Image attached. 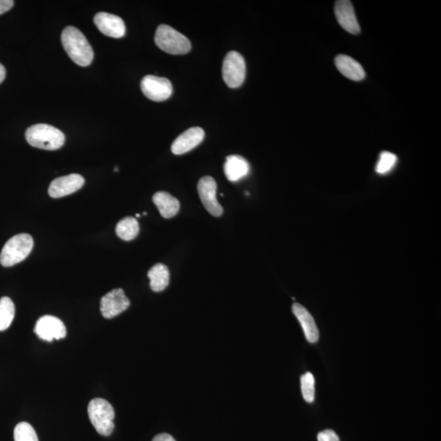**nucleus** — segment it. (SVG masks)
Segmentation results:
<instances>
[{
  "instance_id": "1",
  "label": "nucleus",
  "mask_w": 441,
  "mask_h": 441,
  "mask_svg": "<svg viewBox=\"0 0 441 441\" xmlns=\"http://www.w3.org/2000/svg\"><path fill=\"white\" fill-rule=\"evenodd\" d=\"M62 44L69 58L78 66H90L94 60V53L90 42L77 28H65L62 33Z\"/></svg>"
},
{
  "instance_id": "2",
  "label": "nucleus",
  "mask_w": 441,
  "mask_h": 441,
  "mask_svg": "<svg viewBox=\"0 0 441 441\" xmlns=\"http://www.w3.org/2000/svg\"><path fill=\"white\" fill-rule=\"evenodd\" d=\"M26 139L31 146L47 151L60 149L66 140L61 130L45 124H35L28 128Z\"/></svg>"
},
{
  "instance_id": "3",
  "label": "nucleus",
  "mask_w": 441,
  "mask_h": 441,
  "mask_svg": "<svg viewBox=\"0 0 441 441\" xmlns=\"http://www.w3.org/2000/svg\"><path fill=\"white\" fill-rule=\"evenodd\" d=\"M88 415L97 433L109 436L115 428V410L113 406L101 398L92 400L88 406Z\"/></svg>"
},
{
  "instance_id": "4",
  "label": "nucleus",
  "mask_w": 441,
  "mask_h": 441,
  "mask_svg": "<svg viewBox=\"0 0 441 441\" xmlns=\"http://www.w3.org/2000/svg\"><path fill=\"white\" fill-rule=\"evenodd\" d=\"M34 240L29 234L22 233L13 236L4 244L0 263L6 267H13L25 260L33 249Z\"/></svg>"
},
{
  "instance_id": "5",
  "label": "nucleus",
  "mask_w": 441,
  "mask_h": 441,
  "mask_svg": "<svg viewBox=\"0 0 441 441\" xmlns=\"http://www.w3.org/2000/svg\"><path fill=\"white\" fill-rule=\"evenodd\" d=\"M155 42L158 47L169 54L183 55L192 49V44L187 37L168 25L158 26Z\"/></svg>"
},
{
  "instance_id": "6",
  "label": "nucleus",
  "mask_w": 441,
  "mask_h": 441,
  "mask_svg": "<svg viewBox=\"0 0 441 441\" xmlns=\"http://www.w3.org/2000/svg\"><path fill=\"white\" fill-rule=\"evenodd\" d=\"M246 76V64L243 56L231 51L226 55L222 64V78L226 85L231 88L243 85Z\"/></svg>"
},
{
  "instance_id": "7",
  "label": "nucleus",
  "mask_w": 441,
  "mask_h": 441,
  "mask_svg": "<svg viewBox=\"0 0 441 441\" xmlns=\"http://www.w3.org/2000/svg\"><path fill=\"white\" fill-rule=\"evenodd\" d=\"M141 90L148 99L163 101L173 94V85L168 78L153 75L144 77L141 81Z\"/></svg>"
},
{
  "instance_id": "8",
  "label": "nucleus",
  "mask_w": 441,
  "mask_h": 441,
  "mask_svg": "<svg viewBox=\"0 0 441 441\" xmlns=\"http://www.w3.org/2000/svg\"><path fill=\"white\" fill-rule=\"evenodd\" d=\"M35 333L42 340L52 342L67 336V328L61 319L53 315H44L36 322Z\"/></svg>"
},
{
  "instance_id": "9",
  "label": "nucleus",
  "mask_w": 441,
  "mask_h": 441,
  "mask_svg": "<svg viewBox=\"0 0 441 441\" xmlns=\"http://www.w3.org/2000/svg\"><path fill=\"white\" fill-rule=\"evenodd\" d=\"M198 193L201 202L206 210L215 217H220L224 213V210L216 198L217 183L212 176H203L199 181Z\"/></svg>"
},
{
  "instance_id": "10",
  "label": "nucleus",
  "mask_w": 441,
  "mask_h": 441,
  "mask_svg": "<svg viewBox=\"0 0 441 441\" xmlns=\"http://www.w3.org/2000/svg\"><path fill=\"white\" fill-rule=\"evenodd\" d=\"M130 306L129 299L122 289H115L102 297L100 310L106 319H113L123 313Z\"/></svg>"
},
{
  "instance_id": "11",
  "label": "nucleus",
  "mask_w": 441,
  "mask_h": 441,
  "mask_svg": "<svg viewBox=\"0 0 441 441\" xmlns=\"http://www.w3.org/2000/svg\"><path fill=\"white\" fill-rule=\"evenodd\" d=\"M85 178L80 174H72L60 176L51 183L49 188V196L58 199L69 196L82 188Z\"/></svg>"
},
{
  "instance_id": "12",
  "label": "nucleus",
  "mask_w": 441,
  "mask_h": 441,
  "mask_svg": "<svg viewBox=\"0 0 441 441\" xmlns=\"http://www.w3.org/2000/svg\"><path fill=\"white\" fill-rule=\"evenodd\" d=\"M94 22L101 33L111 38H122L126 32L122 18L113 14L103 12L97 13Z\"/></svg>"
},
{
  "instance_id": "13",
  "label": "nucleus",
  "mask_w": 441,
  "mask_h": 441,
  "mask_svg": "<svg viewBox=\"0 0 441 441\" xmlns=\"http://www.w3.org/2000/svg\"><path fill=\"white\" fill-rule=\"evenodd\" d=\"M203 130L199 127L190 128L176 138L171 150L174 155H183L196 148L204 138Z\"/></svg>"
},
{
  "instance_id": "14",
  "label": "nucleus",
  "mask_w": 441,
  "mask_h": 441,
  "mask_svg": "<svg viewBox=\"0 0 441 441\" xmlns=\"http://www.w3.org/2000/svg\"><path fill=\"white\" fill-rule=\"evenodd\" d=\"M335 15L340 26L349 33H360V28L356 19L354 8L348 0H340L335 3Z\"/></svg>"
},
{
  "instance_id": "15",
  "label": "nucleus",
  "mask_w": 441,
  "mask_h": 441,
  "mask_svg": "<svg viewBox=\"0 0 441 441\" xmlns=\"http://www.w3.org/2000/svg\"><path fill=\"white\" fill-rule=\"evenodd\" d=\"M292 310L303 328L306 340L310 343L317 342L319 340V331L313 315L299 303L292 305Z\"/></svg>"
},
{
  "instance_id": "16",
  "label": "nucleus",
  "mask_w": 441,
  "mask_h": 441,
  "mask_svg": "<svg viewBox=\"0 0 441 441\" xmlns=\"http://www.w3.org/2000/svg\"><path fill=\"white\" fill-rule=\"evenodd\" d=\"M249 172V165L244 157L238 155L226 157L224 173L230 182H238L239 180L247 176Z\"/></svg>"
},
{
  "instance_id": "17",
  "label": "nucleus",
  "mask_w": 441,
  "mask_h": 441,
  "mask_svg": "<svg viewBox=\"0 0 441 441\" xmlns=\"http://www.w3.org/2000/svg\"><path fill=\"white\" fill-rule=\"evenodd\" d=\"M336 67L343 76L351 81L364 80L365 72L363 67L356 60L347 55H338L335 58Z\"/></svg>"
},
{
  "instance_id": "18",
  "label": "nucleus",
  "mask_w": 441,
  "mask_h": 441,
  "mask_svg": "<svg viewBox=\"0 0 441 441\" xmlns=\"http://www.w3.org/2000/svg\"><path fill=\"white\" fill-rule=\"evenodd\" d=\"M153 202L156 204L160 215L165 218H171L180 210V202L178 199L172 196L169 192H159L153 196Z\"/></svg>"
},
{
  "instance_id": "19",
  "label": "nucleus",
  "mask_w": 441,
  "mask_h": 441,
  "mask_svg": "<svg viewBox=\"0 0 441 441\" xmlns=\"http://www.w3.org/2000/svg\"><path fill=\"white\" fill-rule=\"evenodd\" d=\"M147 276L151 281L150 287L152 291H163L169 284V270L165 264H156L148 272Z\"/></svg>"
},
{
  "instance_id": "20",
  "label": "nucleus",
  "mask_w": 441,
  "mask_h": 441,
  "mask_svg": "<svg viewBox=\"0 0 441 441\" xmlns=\"http://www.w3.org/2000/svg\"><path fill=\"white\" fill-rule=\"evenodd\" d=\"M140 231V226L136 218L127 217L123 218L116 226V235L125 241H130L135 239Z\"/></svg>"
},
{
  "instance_id": "21",
  "label": "nucleus",
  "mask_w": 441,
  "mask_h": 441,
  "mask_svg": "<svg viewBox=\"0 0 441 441\" xmlns=\"http://www.w3.org/2000/svg\"><path fill=\"white\" fill-rule=\"evenodd\" d=\"M14 317L15 306L13 301L8 297H3L0 299V331H6L10 327Z\"/></svg>"
},
{
  "instance_id": "22",
  "label": "nucleus",
  "mask_w": 441,
  "mask_h": 441,
  "mask_svg": "<svg viewBox=\"0 0 441 441\" xmlns=\"http://www.w3.org/2000/svg\"><path fill=\"white\" fill-rule=\"evenodd\" d=\"M14 441H39L33 426L22 422L14 429Z\"/></svg>"
},
{
  "instance_id": "23",
  "label": "nucleus",
  "mask_w": 441,
  "mask_h": 441,
  "mask_svg": "<svg viewBox=\"0 0 441 441\" xmlns=\"http://www.w3.org/2000/svg\"><path fill=\"white\" fill-rule=\"evenodd\" d=\"M397 157L393 153L384 151L381 153L379 160L376 165V172L379 174L389 173L397 164Z\"/></svg>"
},
{
  "instance_id": "24",
  "label": "nucleus",
  "mask_w": 441,
  "mask_h": 441,
  "mask_svg": "<svg viewBox=\"0 0 441 441\" xmlns=\"http://www.w3.org/2000/svg\"><path fill=\"white\" fill-rule=\"evenodd\" d=\"M301 388L304 400L313 403L315 400V378L313 374L308 372L301 376Z\"/></svg>"
},
{
  "instance_id": "25",
  "label": "nucleus",
  "mask_w": 441,
  "mask_h": 441,
  "mask_svg": "<svg viewBox=\"0 0 441 441\" xmlns=\"http://www.w3.org/2000/svg\"><path fill=\"white\" fill-rule=\"evenodd\" d=\"M318 441H340L338 435L332 430H326L318 434Z\"/></svg>"
},
{
  "instance_id": "26",
  "label": "nucleus",
  "mask_w": 441,
  "mask_h": 441,
  "mask_svg": "<svg viewBox=\"0 0 441 441\" xmlns=\"http://www.w3.org/2000/svg\"><path fill=\"white\" fill-rule=\"evenodd\" d=\"M13 6V0H0V15L10 10Z\"/></svg>"
},
{
  "instance_id": "27",
  "label": "nucleus",
  "mask_w": 441,
  "mask_h": 441,
  "mask_svg": "<svg viewBox=\"0 0 441 441\" xmlns=\"http://www.w3.org/2000/svg\"><path fill=\"white\" fill-rule=\"evenodd\" d=\"M152 441H176L175 439L169 434L162 433L155 436Z\"/></svg>"
},
{
  "instance_id": "28",
  "label": "nucleus",
  "mask_w": 441,
  "mask_h": 441,
  "mask_svg": "<svg viewBox=\"0 0 441 441\" xmlns=\"http://www.w3.org/2000/svg\"><path fill=\"white\" fill-rule=\"evenodd\" d=\"M6 77V69L4 68L2 64H0V85L4 81Z\"/></svg>"
},
{
  "instance_id": "29",
  "label": "nucleus",
  "mask_w": 441,
  "mask_h": 441,
  "mask_svg": "<svg viewBox=\"0 0 441 441\" xmlns=\"http://www.w3.org/2000/svg\"><path fill=\"white\" fill-rule=\"evenodd\" d=\"M142 215H143V216H147V213L146 212H144Z\"/></svg>"
},
{
  "instance_id": "30",
  "label": "nucleus",
  "mask_w": 441,
  "mask_h": 441,
  "mask_svg": "<svg viewBox=\"0 0 441 441\" xmlns=\"http://www.w3.org/2000/svg\"><path fill=\"white\" fill-rule=\"evenodd\" d=\"M141 217V215H138V213H137V215H136V217Z\"/></svg>"
}]
</instances>
